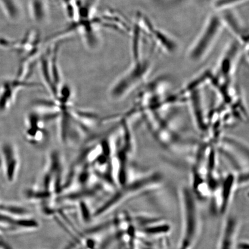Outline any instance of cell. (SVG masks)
Instances as JSON below:
<instances>
[{"instance_id": "11", "label": "cell", "mask_w": 249, "mask_h": 249, "mask_svg": "<svg viewBox=\"0 0 249 249\" xmlns=\"http://www.w3.org/2000/svg\"><path fill=\"white\" fill-rule=\"evenodd\" d=\"M236 184L235 176L230 174L221 186L220 203L219 204L221 213H225L228 209L230 202L231 200L233 191L234 190V186Z\"/></svg>"}, {"instance_id": "6", "label": "cell", "mask_w": 249, "mask_h": 249, "mask_svg": "<svg viewBox=\"0 0 249 249\" xmlns=\"http://www.w3.org/2000/svg\"><path fill=\"white\" fill-rule=\"evenodd\" d=\"M20 167V158L14 143L5 141L0 145V168L6 180L13 183L17 180Z\"/></svg>"}, {"instance_id": "13", "label": "cell", "mask_w": 249, "mask_h": 249, "mask_svg": "<svg viewBox=\"0 0 249 249\" xmlns=\"http://www.w3.org/2000/svg\"><path fill=\"white\" fill-rule=\"evenodd\" d=\"M0 6L6 15L13 19L19 15V8L15 0H0Z\"/></svg>"}, {"instance_id": "9", "label": "cell", "mask_w": 249, "mask_h": 249, "mask_svg": "<svg viewBox=\"0 0 249 249\" xmlns=\"http://www.w3.org/2000/svg\"><path fill=\"white\" fill-rule=\"evenodd\" d=\"M239 227L237 218L232 215L227 217L223 225L217 249H236Z\"/></svg>"}, {"instance_id": "2", "label": "cell", "mask_w": 249, "mask_h": 249, "mask_svg": "<svg viewBox=\"0 0 249 249\" xmlns=\"http://www.w3.org/2000/svg\"><path fill=\"white\" fill-rule=\"evenodd\" d=\"M180 203L182 213V237L179 249H191L200 231V218L195 194L188 188H182Z\"/></svg>"}, {"instance_id": "12", "label": "cell", "mask_w": 249, "mask_h": 249, "mask_svg": "<svg viewBox=\"0 0 249 249\" xmlns=\"http://www.w3.org/2000/svg\"><path fill=\"white\" fill-rule=\"evenodd\" d=\"M249 0H212L213 11L220 12L233 9L237 6L245 4Z\"/></svg>"}, {"instance_id": "7", "label": "cell", "mask_w": 249, "mask_h": 249, "mask_svg": "<svg viewBox=\"0 0 249 249\" xmlns=\"http://www.w3.org/2000/svg\"><path fill=\"white\" fill-rule=\"evenodd\" d=\"M33 86L26 81L7 80L0 85V116L7 113L13 107L17 94L24 87Z\"/></svg>"}, {"instance_id": "5", "label": "cell", "mask_w": 249, "mask_h": 249, "mask_svg": "<svg viewBox=\"0 0 249 249\" xmlns=\"http://www.w3.org/2000/svg\"><path fill=\"white\" fill-rule=\"evenodd\" d=\"M225 30L229 31L234 40L241 45L246 60L249 61V30L233 9L218 12Z\"/></svg>"}, {"instance_id": "1", "label": "cell", "mask_w": 249, "mask_h": 249, "mask_svg": "<svg viewBox=\"0 0 249 249\" xmlns=\"http://www.w3.org/2000/svg\"><path fill=\"white\" fill-rule=\"evenodd\" d=\"M225 30L220 14L213 11L208 16L200 33L187 52L189 60L197 63L206 59Z\"/></svg>"}, {"instance_id": "4", "label": "cell", "mask_w": 249, "mask_h": 249, "mask_svg": "<svg viewBox=\"0 0 249 249\" xmlns=\"http://www.w3.org/2000/svg\"><path fill=\"white\" fill-rule=\"evenodd\" d=\"M244 55L242 47L234 39L227 45L218 62L213 80L218 83H228L231 81L239 60Z\"/></svg>"}, {"instance_id": "8", "label": "cell", "mask_w": 249, "mask_h": 249, "mask_svg": "<svg viewBox=\"0 0 249 249\" xmlns=\"http://www.w3.org/2000/svg\"><path fill=\"white\" fill-rule=\"evenodd\" d=\"M26 126L24 138L30 144L38 145L46 140L48 133L39 114L31 113L28 115Z\"/></svg>"}, {"instance_id": "10", "label": "cell", "mask_w": 249, "mask_h": 249, "mask_svg": "<svg viewBox=\"0 0 249 249\" xmlns=\"http://www.w3.org/2000/svg\"><path fill=\"white\" fill-rule=\"evenodd\" d=\"M152 45L166 54H173L178 51V44L171 34L156 27L148 40Z\"/></svg>"}, {"instance_id": "3", "label": "cell", "mask_w": 249, "mask_h": 249, "mask_svg": "<svg viewBox=\"0 0 249 249\" xmlns=\"http://www.w3.org/2000/svg\"><path fill=\"white\" fill-rule=\"evenodd\" d=\"M152 66V61L147 56L139 60L133 61L130 69L112 87L110 90L111 98L115 100L123 98L137 87L141 85L151 72Z\"/></svg>"}]
</instances>
